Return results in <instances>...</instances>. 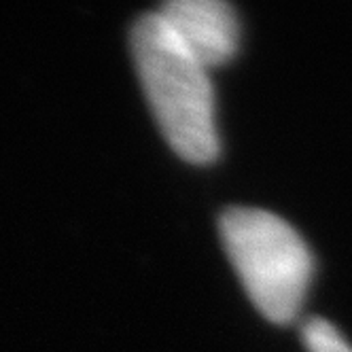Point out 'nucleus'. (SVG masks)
I'll use <instances>...</instances> for the list:
<instances>
[{
  "instance_id": "obj_1",
  "label": "nucleus",
  "mask_w": 352,
  "mask_h": 352,
  "mask_svg": "<svg viewBox=\"0 0 352 352\" xmlns=\"http://www.w3.org/2000/svg\"><path fill=\"white\" fill-rule=\"evenodd\" d=\"M132 56L155 121L174 153L191 164L214 162L221 142L208 70L174 38L157 13L136 19Z\"/></svg>"
},
{
  "instance_id": "obj_3",
  "label": "nucleus",
  "mask_w": 352,
  "mask_h": 352,
  "mask_svg": "<svg viewBox=\"0 0 352 352\" xmlns=\"http://www.w3.org/2000/svg\"><path fill=\"white\" fill-rule=\"evenodd\" d=\"M155 13L206 70L228 64L238 54V15L223 0H170Z\"/></svg>"
},
{
  "instance_id": "obj_4",
  "label": "nucleus",
  "mask_w": 352,
  "mask_h": 352,
  "mask_svg": "<svg viewBox=\"0 0 352 352\" xmlns=\"http://www.w3.org/2000/svg\"><path fill=\"white\" fill-rule=\"evenodd\" d=\"M301 340L308 352H352V346L324 318H310L301 327Z\"/></svg>"
},
{
  "instance_id": "obj_2",
  "label": "nucleus",
  "mask_w": 352,
  "mask_h": 352,
  "mask_svg": "<svg viewBox=\"0 0 352 352\" xmlns=\"http://www.w3.org/2000/svg\"><path fill=\"white\" fill-rule=\"evenodd\" d=\"M219 230L255 308L276 324L295 320L314 274L304 238L285 219L259 208L225 210Z\"/></svg>"
}]
</instances>
